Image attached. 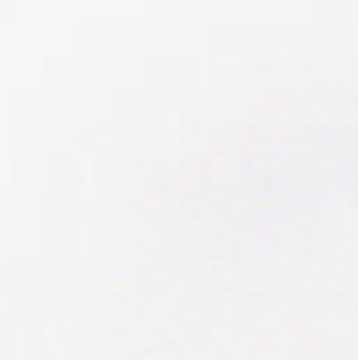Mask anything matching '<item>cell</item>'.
<instances>
[]
</instances>
